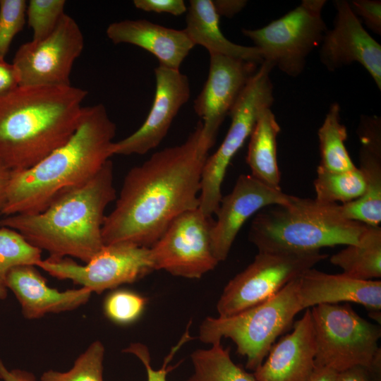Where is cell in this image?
<instances>
[{
    "instance_id": "cell-35",
    "label": "cell",
    "mask_w": 381,
    "mask_h": 381,
    "mask_svg": "<svg viewBox=\"0 0 381 381\" xmlns=\"http://www.w3.org/2000/svg\"><path fill=\"white\" fill-rule=\"evenodd\" d=\"M352 10L358 14L365 25L377 35H381V1L380 0L351 1Z\"/></svg>"
},
{
    "instance_id": "cell-32",
    "label": "cell",
    "mask_w": 381,
    "mask_h": 381,
    "mask_svg": "<svg viewBox=\"0 0 381 381\" xmlns=\"http://www.w3.org/2000/svg\"><path fill=\"white\" fill-rule=\"evenodd\" d=\"M147 299L141 295L120 289L109 294L104 302L105 315L112 322L128 325L138 320L143 313Z\"/></svg>"
},
{
    "instance_id": "cell-5",
    "label": "cell",
    "mask_w": 381,
    "mask_h": 381,
    "mask_svg": "<svg viewBox=\"0 0 381 381\" xmlns=\"http://www.w3.org/2000/svg\"><path fill=\"white\" fill-rule=\"evenodd\" d=\"M339 205L294 196L288 205L259 212L249 240L258 252H312L356 244L369 226L344 218Z\"/></svg>"
},
{
    "instance_id": "cell-14",
    "label": "cell",
    "mask_w": 381,
    "mask_h": 381,
    "mask_svg": "<svg viewBox=\"0 0 381 381\" xmlns=\"http://www.w3.org/2000/svg\"><path fill=\"white\" fill-rule=\"evenodd\" d=\"M294 198L251 174H241L232 190L222 196L215 214L217 219L210 229L211 247L216 260L219 262L226 259L238 231L253 214L266 207L288 205Z\"/></svg>"
},
{
    "instance_id": "cell-26",
    "label": "cell",
    "mask_w": 381,
    "mask_h": 381,
    "mask_svg": "<svg viewBox=\"0 0 381 381\" xmlns=\"http://www.w3.org/2000/svg\"><path fill=\"white\" fill-rule=\"evenodd\" d=\"M340 112L339 104L332 103L318 131L320 153L318 167L329 171H346L356 168L345 145L347 131L341 123Z\"/></svg>"
},
{
    "instance_id": "cell-28",
    "label": "cell",
    "mask_w": 381,
    "mask_h": 381,
    "mask_svg": "<svg viewBox=\"0 0 381 381\" xmlns=\"http://www.w3.org/2000/svg\"><path fill=\"white\" fill-rule=\"evenodd\" d=\"M315 200L324 203H347L361 197L365 189L358 167L346 171H329L318 167L313 183Z\"/></svg>"
},
{
    "instance_id": "cell-24",
    "label": "cell",
    "mask_w": 381,
    "mask_h": 381,
    "mask_svg": "<svg viewBox=\"0 0 381 381\" xmlns=\"http://www.w3.org/2000/svg\"><path fill=\"white\" fill-rule=\"evenodd\" d=\"M280 126L270 108L261 112L250 135L246 163L251 175L265 185L280 190L277 135Z\"/></svg>"
},
{
    "instance_id": "cell-10",
    "label": "cell",
    "mask_w": 381,
    "mask_h": 381,
    "mask_svg": "<svg viewBox=\"0 0 381 381\" xmlns=\"http://www.w3.org/2000/svg\"><path fill=\"white\" fill-rule=\"evenodd\" d=\"M327 257L320 250L258 252L225 286L217 304L219 317H229L266 301Z\"/></svg>"
},
{
    "instance_id": "cell-20",
    "label": "cell",
    "mask_w": 381,
    "mask_h": 381,
    "mask_svg": "<svg viewBox=\"0 0 381 381\" xmlns=\"http://www.w3.org/2000/svg\"><path fill=\"white\" fill-rule=\"evenodd\" d=\"M6 286L20 304L23 316L29 320L76 309L86 303L92 294L85 287L64 291L52 288L33 265L11 269L6 277Z\"/></svg>"
},
{
    "instance_id": "cell-41",
    "label": "cell",
    "mask_w": 381,
    "mask_h": 381,
    "mask_svg": "<svg viewBox=\"0 0 381 381\" xmlns=\"http://www.w3.org/2000/svg\"><path fill=\"white\" fill-rule=\"evenodd\" d=\"M11 175V171L0 163V211L5 202L6 190Z\"/></svg>"
},
{
    "instance_id": "cell-9",
    "label": "cell",
    "mask_w": 381,
    "mask_h": 381,
    "mask_svg": "<svg viewBox=\"0 0 381 381\" xmlns=\"http://www.w3.org/2000/svg\"><path fill=\"white\" fill-rule=\"evenodd\" d=\"M325 0H303L282 17L259 29H242L264 61L296 78L303 71L309 54L320 47L327 28L322 17Z\"/></svg>"
},
{
    "instance_id": "cell-17",
    "label": "cell",
    "mask_w": 381,
    "mask_h": 381,
    "mask_svg": "<svg viewBox=\"0 0 381 381\" xmlns=\"http://www.w3.org/2000/svg\"><path fill=\"white\" fill-rule=\"evenodd\" d=\"M210 56L208 76L193 108L205 133L216 140L220 126L260 65L223 55Z\"/></svg>"
},
{
    "instance_id": "cell-16",
    "label": "cell",
    "mask_w": 381,
    "mask_h": 381,
    "mask_svg": "<svg viewBox=\"0 0 381 381\" xmlns=\"http://www.w3.org/2000/svg\"><path fill=\"white\" fill-rule=\"evenodd\" d=\"M337 14L320 45V60L329 71L357 62L381 90V46L365 30L346 0L334 1Z\"/></svg>"
},
{
    "instance_id": "cell-8",
    "label": "cell",
    "mask_w": 381,
    "mask_h": 381,
    "mask_svg": "<svg viewBox=\"0 0 381 381\" xmlns=\"http://www.w3.org/2000/svg\"><path fill=\"white\" fill-rule=\"evenodd\" d=\"M273 68L264 61L249 80L229 114L231 124L224 140L205 162L199 209L207 217L215 214L219 207L222 184L231 159L250 136L261 112L273 104V85L270 78Z\"/></svg>"
},
{
    "instance_id": "cell-34",
    "label": "cell",
    "mask_w": 381,
    "mask_h": 381,
    "mask_svg": "<svg viewBox=\"0 0 381 381\" xmlns=\"http://www.w3.org/2000/svg\"><path fill=\"white\" fill-rule=\"evenodd\" d=\"M190 339V337L188 335V332H186L181 338L180 342L171 350L170 353L165 358L163 365L159 370H155L152 367L149 351L144 344L140 343L131 344L128 348L124 349L123 351L135 355L143 363L147 372V381H167V375L168 373L173 369L172 367L169 365V361L182 344Z\"/></svg>"
},
{
    "instance_id": "cell-22",
    "label": "cell",
    "mask_w": 381,
    "mask_h": 381,
    "mask_svg": "<svg viewBox=\"0 0 381 381\" xmlns=\"http://www.w3.org/2000/svg\"><path fill=\"white\" fill-rule=\"evenodd\" d=\"M106 34L114 44H131L147 50L158 59L159 66L174 70H179L195 47L184 30L167 28L145 19L112 23Z\"/></svg>"
},
{
    "instance_id": "cell-38",
    "label": "cell",
    "mask_w": 381,
    "mask_h": 381,
    "mask_svg": "<svg viewBox=\"0 0 381 381\" xmlns=\"http://www.w3.org/2000/svg\"><path fill=\"white\" fill-rule=\"evenodd\" d=\"M217 13L220 16L231 18L239 13L247 4L245 0H213Z\"/></svg>"
},
{
    "instance_id": "cell-11",
    "label": "cell",
    "mask_w": 381,
    "mask_h": 381,
    "mask_svg": "<svg viewBox=\"0 0 381 381\" xmlns=\"http://www.w3.org/2000/svg\"><path fill=\"white\" fill-rule=\"evenodd\" d=\"M37 267L97 294L135 282L154 270L150 248L125 242L104 245L84 265L70 258H48Z\"/></svg>"
},
{
    "instance_id": "cell-36",
    "label": "cell",
    "mask_w": 381,
    "mask_h": 381,
    "mask_svg": "<svg viewBox=\"0 0 381 381\" xmlns=\"http://www.w3.org/2000/svg\"><path fill=\"white\" fill-rule=\"evenodd\" d=\"M134 6L147 12L167 13L181 16L187 12V6L183 0H134Z\"/></svg>"
},
{
    "instance_id": "cell-33",
    "label": "cell",
    "mask_w": 381,
    "mask_h": 381,
    "mask_svg": "<svg viewBox=\"0 0 381 381\" xmlns=\"http://www.w3.org/2000/svg\"><path fill=\"white\" fill-rule=\"evenodd\" d=\"M27 4L25 0H0V58L4 59L13 38L24 27Z\"/></svg>"
},
{
    "instance_id": "cell-40",
    "label": "cell",
    "mask_w": 381,
    "mask_h": 381,
    "mask_svg": "<svg viewBox=\"0 0 381 381\" xmlns=\"http://www.w3.org/2000/svg\"><path fill=\"white\" fill-rule=\"evenodd\" d=\"M0 379L3 381H36L32 373L21 369L9 370L1 358Z\"/></svg>"
},
{
    "instance_id": "cell-23",
    "label": "cell",
    "mask_w": 381,
    "mask_h": 381,
    "mask_svg": "<svg viewBox=\"0 0 381 381\" xmlns=\"http://www.w3.org/2000/svg\"><path fill=\"white\" fill-rule=\"evenodd\" d=\"M186 13L184 31L195 45L202 46L210 55H223L258 65L264 62L259 49L235 44L223 35L212 0H190Z\"/></svg>"
},
{
    "instance_id": "cell-6",
    "label": "cell",
    "mask_w": 381,
    "mask_h": 381,
    "mask_svg": "<svg viewBox=\"0 0 381 381\" xmlns=\"http://www.w3.org/2000/svg\"><path fill=\"white\" fill-rule=\"evenodd\" d=\"M299 277L287 284L270 299L229 317H207L200 327V341L214 344L231 339L246 367L258 368L277 338L291 326L303 308L299 299Z\"/></svg>"
},
{
    "instance_id": "cell-30",
    "label": "cell",
    "mask_w": 381,
    "mask_h": 381,
    "mask_svg": "<svg viewBox=\"0 0 381 381\" xmlns=\"http://www.w3.org/2000/svg\"><path fill=\"white\" fill-rule=\"evenodd\" d=\"M104 346L100 341L89 345L65 372L49 370L43 373L40 381H104Z\"/></svg>"
},
{
    "instance_id": "cell-27",
    "label": "cell",
    "mask_w": 381,
    "mask_h": 381,
    "mask_svg": "<svg viewBox=\"0 0 381 381\" xmlns=\"http://www.w3.org/2000/svg\"><path fill=\"white\" fill-rule=\"evenodd\" d=\"M212 345L192 353L193 372L186 381H257L232 361L229 347L224 348L221 341Z\"/></svg>"
},
{
    "instance_id": "cell-21",
    "label": "cell",
    "mask_w": 381,
    "mask_h": 381,
    "mask_svg": "<svg viewBox=\"0 0 381 381\" xmlns=\"http://www.w3.org/2000/svg\"><path fill=\"white\" fill-rule=\"evenodd\" d=\"M298 294L303 310L320 304L349 302L363 306L370 314L381 311L380 280H359L313 267L299 277Z\"/></svg>"
},
{
    "instance_id": "cell-42",
    "label": "cell",
    "mask_w": 381,
    "mask_h": 381,
    "mask_svg": "<svg viewBox=\"0 0 381 381\" xmlns=\"http://www.w3.org/2000/svg\"><path fill=\"white\" fill-rule=\"evenodd\" d=\"M337 373L328 368H315L309 381H334Z\"/></svg>"
},
{
    "instance_id": "cell-25",
    "label": "cell",
    "mask_w": 381,
    "mask_h": 381,
    "mask_svg": "<svg viewBox=\"0 0 381 381\" xmlns=\"http://www.w3.org/2000/svg\"><path fill=\"white\" fill-rule=\"evenodd\" d=\"M330 262L339 267L344 275L359 280L381 277V228L369 226L356 244L334 254Z\"/></svg>"
},
{
    "instance_id": "cell-37",
    "label": "cell",
    "mask_w": 381,
    "mask_h": 381,
    "mask_svg": "<svg viewBox=\"0 0 381 381\" xmlns=\"http://www.w3.org/2000/svg\"><path fill=\"white\" fill-rule=\"evenodd\" d=\"M19 86L18 75L12 64L0 58V97L4 96Z\"/></svg>"
},
{
    "instance_id": "cell-2",
    "label": "cell",
    "mask_w": 381,
    "mask_h": 381,
    "mask_svg": "<svg viewBox=\"0 0 381 381\" xmlns=\"http://www.w3.org/2000/svg\"><path fill=\"white\" fill-rule=\"evenodd\" d=\"M116 131L102 104L84 107L65 143L32 167L11 171L0 214L41 212L65 191L88 181L113 156Z\"/></svg>"
},
{
    "instance_id": "cell-19",
    "label": "cell",
    "mask_w": 381,
    "mask_h": 381,
    "mask_svg": "<svg viewBox=\"0 0 381 381\" xmlns=\"http://www.w3.org/2000/svg\"><path fill=\"white\" fill-rule=\"evenodd\" d=\"M361 143L359 167L365 183L359 198L339 205L341 215L349 220L370 226L381 222V119L377 116L362 115L357 128Z\"/></svg>"
},
{
    "instance_id": "cell-15",
    "label": "cell",
    "mask_w": 381,
    "mask_h": 381,
    "mask_svg": "<svg viewBox=\"0 0 381 381\" xmlns=\"http://www.w3.org/2000/svg\"><path fill=\"white\" fill-rule=\"evenodd\" d=\"M155 97L146 119L131 135L114 142L113 155H144L157 147L181 108L188 101L190 88L186 75L179 70L159 65L155 68Z\"/></svg>"
},
{
    "instance_id": "cell-13",
    "label": "cell",
    "mask_w": 381,
    "mask_h": 381,
    "mask_svg": "<svg viewBox=\"0 0 381 381\" xmlns=\"http://www.w3.org/2000/svg\"><path fill=\"white\" fill-rule=\"evenodd\" d=\"M212 222L199 207L176 217L150 248L154 270L189 279L214 270L219 262L211 247Z\"/></svg>"
},
{
    "instance_id": "cell-18",
    "label": "cell",
    "mask_w": 381,
    "mask_h": 381,
    "mask_svg": "<svg viewBox=\"0 0 381 381\" xmlns=\"http://www.w3.org/2000/svg\"><path fill=\"white\" fill-rule=\"evenodd\" d=\"M294 329L274 344L253 373L257 381H309L315 370V340L310 308Z\"/></svg>"
},
{
    "instance_id": "cell-39",
    "label": "cell",
    "mask_w": 381,
    "mask_h": 381,
    "mask_svg": "<svg viewBox=\"0 0 381 381\" xmlns=\"http://www.w3.org/2000/svg\"><path fill=\"white\" fill-rule=\"evenodd\" d=\"M334 381H374L366 368L353 366L337 373Z\"/></svg>"
},
{
    "instance_id": "cell-3",
    "label": "cell",
    "mask_w": 381,
    "mask_h": 381,
    "mask_svg": "<svg viewBox=\"0 0 381 381\" xmlns=\"http://www.w3.org/2000/svg\"><path fill=\"white\" fill-rule=\"evenodd\" d=\"M87 95L72 85L18 86L0 97V163L24 170L65 143L80 123Z\"/></svg>"
},
{
    "instance_id": "cell-1",
    "label": "cell",
    "mask_w": 381,
    "mask_h": 381,
    "mask_svg": "<svg viewBox=\"0 0 381 381\" xmlns=\"http://www.w3.org/2000/svg\"><path fill=\"white\" fill-rule=\"evenodd\" d=\"M214 143L200 121L184 143L131 169L114 208L104 217V244L150 248L176 217L198 208L202 171Z\"/></svg>"
},
{
    "instance_id": "cell-4",
    "label": "cell",
    "mask_w": 381,
    "mask_h": 381,
    "mask_svg": "<svg viewBox=\"0 0 381 381\" xmlns=\"http://www.w3.org/2000/svg\"><path fill=\"white\" fill-rule=\"evenodd\" d=\"M116 199L109 159L91 179L65 191L42 212L5 216L0 226L17 231L50 258H74L86 263L104 246V212Z\"/></svg>"
},
{
    "instance_id": "cell-12",
    "label": "cell",
    "mask_w": 381,
    "mask_h": 381,
    "mask_svg": "<svg viewBox=\"0 0 381 381\" xmlns=\"http://www.w3.org/2000/svg\"><path fill=\"white\" fill-rule=\"evenodd\" d=\"M84 48L76 21L65 13L47 37L23 44L13 60L19 86H70L75 61Z\"/></svg>"
},
{
    "instance_id": "cell-7",
    "label": "cell",
    "mask_w": 381,
    "mask_h": 381,
    "mask_svg": "<svg viewBox=\"0 0 381 381\" xmlns=\"http://www.w3.org/2000/svg\"><path fill=\"white\" fill-rule=\"evenodd\" d=\"M315 340V368L337 373L361 365L370 369L380 349V326L361 317L349 303L320 304L310 309Z\"/></svg>"
},
{
    "instance_id": "cell-29",
    "label": "cell",
    "mask_w": 381,
    "mask_h": 381,
    "mask_svg": "<svg viewBox=\"0 0 381 381\" xmlns=\"http://www.w3.org/2000/svg\"><path fill=\"white\" fill-rule=\"evenodd\" d=\"M42 250L33 246L17 231L0 228V300L7 296L6 277L13 267L20 265L37 267Z\"/></svg>"
},
{
    "instance_id": "cell-31",
    "label": "cell",
    "mask_w": 381,
    "mask_h": 381,
    "mask_svg": "<svg viewBox=\"0 0 381 381\" xmlns=\"http://www.w3.org/2000/svg\"><path fill=\"white\" fill-rule=\"evenodd\" d=\"M64 0H30L27 4L26 20L32 30L33 41L49 35L65 14Z\"/></svg>"
}]
</instances>
